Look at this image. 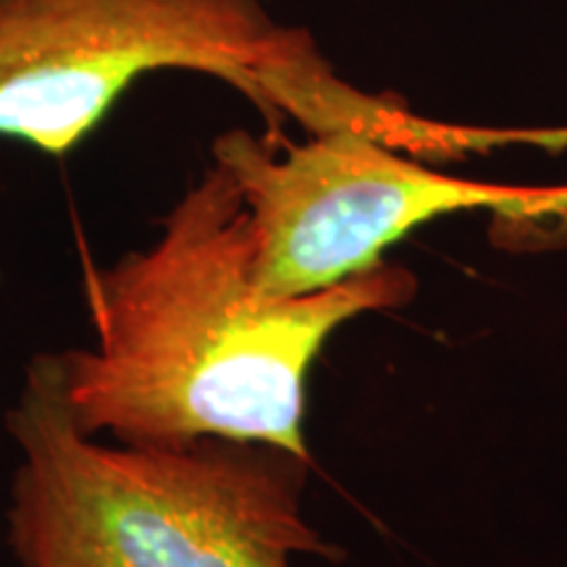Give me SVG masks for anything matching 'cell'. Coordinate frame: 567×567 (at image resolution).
Masks as SVG:
<instances>
[{
  "mask_svg": "<svg viewBox=\"0 0 567 567\" xmlns=\"http://www.w3.org/2000/svg\"><path fill=\"white\" fill-rule=\"evenodd\" d=\"M413 292L415 276L386 264L310 295L264 292L243 193L213 163L153 245L84 260L95 344L59 354L69 410L84 434L122 444L218 436L308 457L305 379L326 339Z\"/></svg>",
  "mask_w": 567,
  "mask_h": 567,
  "instance_id": "obj_1",
  "label": "cell"
},
{
  "mask_svg": "<svg viewBox=\"0 0 567 567\" xmlns=\"http://www.w3.org/2000/svg\"><path fill=\"white\" fill-rule=\"evenodd\" d=\"M9 544L21 567H292L339 559L302 515L308 457L266 442L109 446L71 415L59 354L24 371Z\"/></svg>",
  "mask_w": 567,
  "mask_h": 567,
  "instance_id": "obj_2",
  "label": "cell"
},
{
  "mask_svg": "<svg viewBox=\"0 0 567 567\" xmlns=\"http://www.w3.org/2000/svg\"><path fill=\"white\" fill-rule=\"evenodd\" d=\"M200 71L279 124L354 130L417 153L425 118L339 80L258 0H0V137L74 151L140 76Z\"/></svg>",
  "mask_w": 567,
  "mask_h": 567,
  "instance_id": "obj_3",
  "label": "cell"
},
{
  "mask_svg": "<svg viewBox=\"0 0 567 567\" xmlns=\"http://www.w3.org/2000/svg\"><path fill=\"white\" fill-rule=\"evenodd\" d=\"M213 163L243 193L255 237V279L276 297L310 295L371 271L389 245L446 213H567V187L457 179L354 130L281 147L231 130L213 142Z\"/></svg>",
  "mask_w": 567,
  "mask_h": 567,
  "instance_id": "obj_4",
  "label": "cell"
},
{
  "mask_svg": "<svg viewBox=\"0 0 567 567\" xmlns=\"http://www.w3.org/2000/svg\"><path fill=\"white\" fill-rule=\"evenodd\" d=\"M494 147L509 145V142H526V145L547 147V151H563L567 147V130H494Z\"/></svg>",
  "mask_w": 567,
  "mask_h": 567,
  "instance_id": "obj_5",
  "label": "cell"
}]
</instances>
